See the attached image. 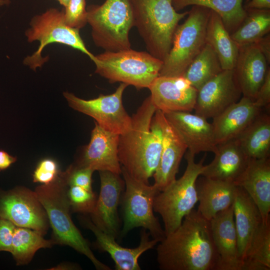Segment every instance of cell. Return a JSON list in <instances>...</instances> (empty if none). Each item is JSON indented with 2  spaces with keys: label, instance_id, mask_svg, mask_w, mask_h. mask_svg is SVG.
Segmentation results:
<instances>
[{
  "label": "cell",
  "instance_id": "ba28073f",
  "mask_svg": "<svg viewBox=\"0 0 270 270\" xmlns=\"http://www.w3.org/2000/svg\"><path fill=\"white\" fill-rule=\"evenodd\" d=\"M24 34L28 42H38L40 44L36 50L24 60V64L34 70L47 62L48 58L42 56V52L44 48L52 44L71 47L88 56L92 62L95 60V56L86 48L80 30L68 26L65 22L63 10L50 8L34 16Z\"/></svg>",
  "mask_w": 270,
  "mask_h": 270
},
{
  "label": "cell",
  "instance_id": "d6986e66",
  "mask_svg": "<svg viewBox=\"0 0 270 270\" xmlns=\"http://www.w3.org/2000/svg\"><path fill=\"white\" fill-rule=\"evenodd\" d=\"M80 221L90 230L96 238V246L102 252H108L115 264L116 270H140L138 259L146 250L152 248L158 242L150 239V234L142 228L139 245L134 248H124L116 240V238L97 227L92 220L82 217Z\"/></svg>",
  "mask_w": 270,
  "mask_h": 270
},
{
  "label": "cell",
  "instance_id": "d4e9b609",
  "mask_svg": "<svg viewBox=\"0 0 270 270\" xmlns=\"http://www.w3.org/2000/svg\"><path fill=\"white\" fill-rule=\"evenodd\" d=\"M196 188L199 202L198 212L210 220L233 205L238 186L232 182L202 176L197 178Z\"/></svg>",
  "mask_w": 270,
  "mask_h": 270
},
{
  "label": "cell",
  "instance_id": "e0dca14e",
  "mask_svg": "<svg viewBox=\"0 0 270 270\" xmlns=\"http://www.w3.org/2000/svg\"><path fill=\"white\" fill-rule=\"evenodd\" d=\"M94 123L90 142L74 165L94 171L108 170L120 174L122 166L118 156L120 135Z\"/></svg>",
  "mask_w": 270,
  "mask_h": 270
},
{
  "label": "cell",
  "instance_id": "9c48e42d",
  "mask_svg": "<svg viewBox=\"0 0 270 270\" xmlns=\"http://www.w3.org/2000/svg\"><path fill=\"white\" fill-rule=\"evenodd\" d=\"M210 11L200 6H192L188 11L184 22L176 30L171 48L163 62L159 76H182L206 44V29Z\"/></svg>",
  "mask_w": 270,
  "mask_h": 270
},
{
  "label": "cell",
  "instance_id": "ffe728a7",
  "mask_svg": "<svg viewBox=\"0 0 270 270\" xmlns=\"http://www.w3.org/2000/svg\"><path fill=\"white\" fill-rule=\"evenodd\" d=\"M210 222L212 240L218 256L216 270H242L233 205L216 214Z\"/></svg>",
  "mask_w": 270,
  "mask_h": 270
},
{
  "label": "cell",
  "instance_id": "f35d334b",
  "mask_svg": "<svg viewBox=\"0 0 270 270\" xmlns=\"http://www.w3.org/2000/svg\"><path fill=\"white\" fill-rule=\"evenodd\" d=\"M256 104L262 108H268L270 104V68L268 69L264 80L254 99Z\"/></svg>",
  "mask_w": 270,
  "mask_h": 270
},
{
  "label": "cell",
  "instance_id": "277c9868",
  "mask_svg": "<svg viewBox=\"0 0 270 270\" xmlns=\"http://www.w3.org/2000/svg\"><path fill=\"white\" fill-rule=\"evenodd\" d=\"M134 26L148 52L164 62L171 48L174 33L188 11L179 12L172 0H130Z\"/></svg>",
  "mask_w": 270,
  "mask_h": 270
},
{
  "label": "cell",
  "instance_id": "603a6c76",
  "mask_svg": "<svg viewBox=\"0 0 270 270\" xmlns=\"http://www.w3.org/2000/svg\"><path fill=\"white\" fill-rule=\"evenodd\" d=\"M212 162L204 166L202 176L236 184L250 158L234 138L217 145Z\"/></svg>",
  "mask_w": 270,
  "mask_h": 270
},
{
  "label": "cell",
  "instance_id": "4316f807",
  "mask_svg": "<svg viewBox=\"0 0 270 270\" xmlns=\"http://www.w3.org/2000/svg\"><path fill=\"white\" fill-rule=\"evenodd\" d=\"M206 43L216 54L223 70L234 68L239 47L232 38L220 16L212 10L206 26Z\"/></svg>",
  "mask_w": 270,
  "mask_h": 270
},
{
  "label": "cell",
  "instance_id": "74e56055",
  "mask_svg": "<svg viewBox=\"0 0 270 270\" xmlns=\"http://www.w3.org/2000/svg\"><path fill=\"white\" fill-rule=\"evenodd\" d=\"M16 226L8 220L0 218V252H11Z\"/></svg>",
  "mask_w": 270,
  "mask_h": 270
},
{
  "label": "cell",
  "instance_id": "52a82bcc",
  "mask_svg": "<svg viewBox=\"0 0 270 270\" xmlns=\"http://www.w3.org/2000/svg\"><path fill=\"white\" fill-rule=\"evenodd\" d=\"M188 151L183 175L174 180L155 196L154 210L158 214L164 224L166 236L175 230L198 202L196 182L204 167L206 156L198 162Z\"/></svg>",
  "mask_w": 270,
  "mask_h": 270
},
{
  "label": "cell",
  "instance_id": "4fadbf2b",
  "mask_svg": "<svg viewBox=\"0 0 270 270\" xmlns=\"http://www.w3.org/2000/svg\"><path fill=\"white\" fill-rule=\"evenodd\" d=\"M242 95L234 69L222 70L198 91L195 114L204 118H214Z\"/></svg>",
  "mask_w": 270,
  "mask_h": 270
},
{
  "label": "cell",
  "instance_id": "44dd1931",
  "mask_svg": "<svg viewBox=\"0 0 270 270\" xmlns=\"http://www.w3.org/2000/svg\"><path fill=\"white\" fill-rule=\"evenodd\" d=\"M268 64L255 43L239 48L234 71L243 96L254 100L270 68Z\"/></svg>",
  "mask_w": 270,
  "mask_h": 270
},
{
  "label": "cell",
  "instance_id": "7402d4cb",
  "mask_svg": "<svg viewBox=\"0 0 270 270\" xmlns=\"http://www.w3.org/2000/svg\"><path fill=\"white\" fill-rule=\"evenodd\" d=\"M263 110L254 100L242 96L212 118L216 144L236 138Z\"/></svg>",
  "mask_w": 270,
  "mask_h": 270
},
{
  "label": "cell",
  "instance_id": "8fae6325",
  "mask_svg": "<svg viewBox=\"0 0 270 270\" xmlns=\"http://www.w3.org/2000/svg\"><path fill=\"white\" fill-rule=\"evenodd\" d=\"M128 86L120 83L114 93L102 94L88 100L68 92H64L63 95L70 107L92 118L104 130L121 135L127 132L132 125V117L122 103L123 94Z\"/></svg>",
  "mask_w": 270,
  "mask_h": 270
},
{
  "label": "cell",
  "instance_id": "1f68e13d",
  "mask_svg": "<svg viewBox=\"0 0 270 270\" xmlns=\"http://www.w3.org/2000/svg\"><path fill=\"white\" fill-rule=\"evenodd\" d=\"M242 262V270H270V221L259 225Z\"/></svg>",
  "mask_w": 270,
  "mask_h": 270
},
{
  "label": "cell",
  "instance_id": "f546056e",
  "mask_svg": "<svg viewBox=\"0 0 270 270\" xmlns=\"http://www.w3.org/2000/svg\"><path fill=\"white\" fill-rule=\"evenodd\" d=\"M246 11L242 22L230 34L239 48L254 43L270 31V10L248 9Z\"/></svg>",
  "mask_w": 270,
  "mask_h": 270
},
{
  "label": "cell",
  "instance_id": "836d02e7",
  "mask_svg": "<svg viewBox=\"0 0 270 270\" xmlns=\"http://www.w3.org/2000/svg\"><path fill=\"white\" fill-rule=\"evenodd\" d=\"M68 196L70 208L74 212L91 214L95 208L97 196L92 190L76 186H68Z\"/></svg>",
  "mask_w": 270,
  "mask_h": 270
},
{
  "label": "cell",
  "instance_id": "30bf717a",
  "mask_svg": "<svg viewBox=\"0 0 270 270\" xmlns=\"http://www.w3.org/2000/svg\"><path fill=\"white\" fill-rule=\"evenodd\" d=\"M121 174L125 184L122 200L124 224L122 234L141 227L148 230L152 238L159 242L166 236L164 230L154 214V200L160 190L154 184L135 179L122 167Z\"/></svg>",
  "mask_w": 270,
  "mask_h": 270
},
{
  "label": "cell",
  "instance_id": "ab89813d",
  "mask_svg": "<svg viewBox=\"0 0 270 270\" xmlns=\"http://www.w3.org/2000/svg\"><path fill=\"white\" fill-rule=\"evenodd\" d=\"M264 55L268 64L270 63V34H268L254 42Z\"/></svg>",
  "mask_w": 270,
  "mask_h": 270
},
{
  "label": "cell",
  "instance_id": "9a60e30c",
  "mask_svg": "<svg viewBox=\"0 0 270 270\" xmlns=\"http://www.w3.org/2000/svg\"><path fill=\"white\" fill-rule=\"evenodd\" d=\"M148 88L153 104L163 112L194 110L198 90L182 76H159Z\"/></svg>",
  "mask_w": 270,
  "mask_h": 270
},
{
  "label": "cell",
  "instance_id": "d6a6232c",
  "mask_svg": "<svg viewBox=\"0 0 270 270\" xmlns=\"http://www.w3.org/2000/svg\"><path fill=\"white\" fill-rule=\"evenodd\" d=\"M54 244L45 240L40 232L26 228H16L11 254L18 264L28 262L36 252L41 248H50Z\"/></svg>",
  "mask_w": 270,
  "mask_h": 270
},
{
  "label": "cell",
  "instance_id": "60d3db41",
  "mask_svg": "<svg viewBox=\"0 0 270 270\" xmlns=\"http://www.w3.org/2000/svg\"><path fill=\"white\" fill-rule=\"evenodd\" d=\"M244 8L248 9H269L270 0H245Z\"/></svg>",
  "mask_w": 270,
  "mask_h": 270
},
{
  "label": "cell",
  "instance_id": "6da1fadb",
  "mask_svg": "<svg viewBox=\"0 0 270 270\" xmlns=\"http://www.w3.org/2000/svg\"><path fill=\"white\" fill-rule=\"evenodd\" d=\"M156 248L162 270H216L218 256L210 220L193 209Z\"/></svg>",
  "mask_w": 270,
  "mask_h": 270
},
{
  "label": "cell",
  "instance_id": "8d00e7d4",
  "mask_svg": "<svg viewBox=\"0 0 270 270\" xmlns=\"http://www.w3.org/2000/svg\"><path fill=\"white\" fill-rule=\"evenodd\" d=\"M59 174L56 162L51 158L41 160L33 174V180L35 182L47 184L54 181Z\"/></svg>",
  "mask_w": 270,
  "mask_h": 270
},
{
  "label": "cell",
  "instance_id": "5bb4252c",
  "mask_svg": "<svg viewBox=\"0 0 270 270\" xmlns=\"http://www.w3.org/2000/svg\"><path fill=\"white\" fill-rule=\"evenodd\" d=\"M98 172L100 192L90 214L92 221L102 230L116 238L120 234L118 208L125 188L124 181L120 174L108 170Z\"/></svg>",
  "mask_w": 270,
  "mask_h": 270
},
{
  "label": "cell",
  "instance_id": "b9f144b4",
  "mask_svg": "<svg viewBox=\"0 0 270 270\" xmlns=\"http://www.w3.org/2000/svg\"><path fill=\"white\" fill-rule=\"evenodd\" d=\"M16 160V158L10 156L6 151L0 150V171L8 168Z\"/></svg>",
  "mask_w": 270,
  "mask_h": 270
},
{
  "label": "cell",
  "instance_id": "484cf974",
  "mask_svg": "<svg viewBox=\"0 0 270 270\" xmlns=\"http://www.w3.org/2000/svg\"><path fill=\"white\" fill-rule=\"evenodd\" d=\"M233 212L238 255L242 262L253 235L262 222V218L254 202L240 186L237 188Z\"/></svg>",
  "mask_w": 270,
  "mask_h": 270
},
{
  "label": "cell",
  "instance_id": "8992f818",
  "mask_svg": "<svg viewBox=\"0 0 270 270\" xmlns=\"http://www.w3.org/2000/svg\"><path fill=\"white\" fill-rule=\"evenodd\" d=\"M87 22L94 44L104 51L131 48L130 31L134 26L130 0H106L86 8Z\"/></svg>",
  "mask_w": 270,
  "mask_h": 270
},
{
  "label": "cell",
  "instance_id": "ac0fdd59",
  "mask_svg": "<svg viewBox=\"0 0 270 270\" xmlns=\"http://www.w3.org/2000/svg\"><path fill=\"white\" fill-rule=\"evenodd\" d=\"M164 114L182 137L192 154L195 156L201 152H216L217 144L213 127L206 118L188 112Z\"/></svg>",
  "mask_w": 270,
  "mask_h": 270
},
{
  "label": "cell",
  "instance_id": "2e32d148",
  "mask_svg": "<svg viewBox=\"0 0 270 270\" xmlns=\"http://www.w3.org/2000/svg\"><path fill=\"white\" fill-rule=\"evenodd\" d=\"M154 115L162 130V140L160 162L152 176L154 184L160 192L176 180L181 160L188 147L162 112L156 110Z\"/></svg>",
  "mask_w": 270,
  "mask_h": 270
},
{
  "label": "cell",
  "instance_id": "83f0119b",
  "mask_svg": "<svg viewBox=\"0 0 270 270\" xmlns=\"http://www.w3.org/2000/svg\"><path fill=\"white\" fill-rule=\"evenodd\" d=\"M235 139L250 158H270V114L264 109Z\"/></svg>",
  "mask_w": 270,
  "mask_h": 270
},
{
  "label": "cell",
  "instance_id": "7a4b0ae2",
  "mask_svg": "<svg viewBox=\"0 0 270 270\" xmlns=\"http://www.w3.org/2000/svg\"><path fill=\"white\" fill-rule=\"evenodd\" d=\"M156 110L148 96L132 116L130 129L119 137L118 156L122 167L146 184L158 166L162 149V130L154 115Z\"/></svg>",
  "mask_w": 270,
  "mask_h": 270
},
{
  "label": "cell",
  "instance_id": "7bdbcfd3",
  "mask_svg": "<svg viewBox=\"0 0 270 270\" xmlns=\"http://www.w3.org/2000/svg\"><path fill=\"white\" fill-rule=\"evenodd\" d=\"M64 8L67 6L70 0H56Z\"/></svg>",
  "mask_w": 270,
  "mask_h": 270
},
{
  "label": "cell",
  "instance_id": "d590c367",
  "mask_svg": "<svg viewBox=\"0 0 270 270\" xmlns=\"http://www.w3.org/2000/svg\"><path fill=\"white\" fill-rule=\"evenodd\" d=\"M66 172L68 186H76L88 190H92V178L94 170L90 168L78 167L74 164L70 166Z\"/></svg>",
  "mask_w": 270,
  "mask_h": 270
},
{
  "label": "cell",
  "instance_id": "ee69618b",
  "mask_svg": "<svg viewBox=\"0 0 270 270\" xmlns=\"http://www.w3.org/2000/svg\"><path fill=\"white\" fill-rule=\"evenodd\" d=\"M9 0H0V6L6 5L9 4Z\"/></svg>",
  "mask_w": 270,
  "mask_h": 270
},
{
  "label": "cell",
  "instance_id": "3957f363",
  "mask_svg": "<svg viewBox=\"0 0 270 270\" xmlns=\"http://www.w3.org/2000/svg\"><path fill=\"white\" fill-rule=\"evenodd\" d=\"M66 172H59L52 182L38 186L34 192L44 208L56 242L68 246L85 255L98 270H110L94 255L86 240L72 221L68 196Z\"/></svg>",
  "mask_w": 270,
  "mask_h": 270
},
{
  "label": "cell",
  "instance_id": "e575fe53",
  "mask_svg": "<svg viewBox=\"0 0 270 270\" xmlns=\"http://www.w3.org/2000/svg\"><path fill=\"white\" fill-rule=\"evenodd\" d=\"M64 8V20L68 26L80 30L88 24L86 0H70Z\"/></svg>",
  "mask_w": 270,
  "mask_h": 270
},
{
  "label": "cell",
  "instance_id": "7c38bea8",
  "mask_svg": "<svg viewBox=\"0 0 270 270\" xmlns=\"http://www.w3.org/2000/svg\"><path fill=\"white\" fill-rule=\"evenodd\" d=\"M0 218L42 234L48 227L46 212L35 192L26 188H16L0 196Z\"/></svg>",
  "mask_w": 270,
  "mask_h": 270
},
{
  "label": "cell",
  "instance_id": "cb8c5ba5",
  "mask_svg": "<svg viewBox=\"0 0 270 270\" xmlns=\"http://www.w3.org/2000/svg\"><path fill=\"white\" fill-rule=\"evenodd\" d=\"M236 184L242 187L258 208L262 222H270V160L250 158Z\"/></svg>",
  "mask_w": 270,
  "mask_h": 270
},
{
  "label": "cell",
  "instance_id": "5b68a950",
  "mask_svg": "<svg viewBox=\"0 0 270 270\" xmlns=\"http://www.w3.org/2000/svg\"><path fill=\"white\" fill-rule=\"evenodd\" d=\"M95 72L111 83L119 82L138 90L148 88L159 76L163 61L149 52L132 49L104 51L96 55Z\"/></svg>",
  "mask_w": 270,
  "mask_h": 270
},
{
  "label": "cell",
  "instance_id": "4dcf8cb0",
  "mask_svg": "<svg viewBox=\"0 0 270 270\" xmlns=\"http://www.w3.org/2000/svg\"><path fill=\"white\" fill-rule=\"evenodd\" d=\"M223 70L218 58L207 43L182 75L198 90Z\"/></svg>",
  "mask_w": 270,
  "mask_h": 270
},
{
  "label": "cell",
  "instance_id": "f1b7e54d",
  "mask_svg": "<svg viewBox=\"0 0 270 270\" xmlns=\"http://www.w3.org/2000/svg\"><path fill=\"white\" fill-rule=\"evenodd\" d=\"M244 0H172L174 8L179 11L190 6H200L218 14L230 34L241 24L246 15Z\"/></svg>",
  "mask_w": 270,
  "mask_h": 270
}]
</instances>
